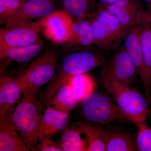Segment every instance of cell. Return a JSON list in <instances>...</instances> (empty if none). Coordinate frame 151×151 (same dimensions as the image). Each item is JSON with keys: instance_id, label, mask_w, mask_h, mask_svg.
I'll use <instances>...</instances> for the list:
<instances>
[{"instance_id": "9", "label": "cell", "mask_w": 151, "mask_h": 151, "mask_svg": "<svg viewBox=\"0 0 151 151\" xmlns=\"http://www.w3.org/2000/svg\"><path fill=\"white\" fill-rule=\"evenodd\" d=\"M124 39V45L126 52L144 85L145 90L146 99L148 103H150L151 101V85L146 74L138 26L129 29Z\"/></svg>"}, {"instance_id": "4", "label": "cell", "mask_w": 151, "mask_h": 151, "mask_svg": "<svg viewBox=\"0 0 151 151\" xmlns=\"http://www.w3.org/2000/svg\"><path fill=\"white\" fill-rule=\"evenodd\" d=\"M58 56L57 50L49 49L19 76L18 78L22 86L23 97H36L40 89L50 82L55 73Z\"/></svg>"}, {"instance_id": "23", "label": "cell", "mask_w": 151, "mask_h": 151, "mask_svg": "<svg viewBox=\"0 0 151 151\" xmlns=\"http://www.w3.org/2000/svg\"><path fill=\"white\" fill-rule=\"evenodd\" d=\"M78 103L73 89L67 83L58 89L46 106L70 113L75 109Z\"/></svg>"}, {"instance_id": "20", "label": "cell", "mask_w": 151, "mask_h": 151, "mask_svg": "<svg viewBox=\"0 0 151 151\" xmlns=\"http://www.w3.org/2000/svg\"><path fill=\"white\" fill-rule=\"evenodd\" d=\"M91 14L103 25L117 41L121 44L127 31L114 14L105 8L101 7H96Z\"/></svg>"}, {"instance_id": "18", "label": "cell", "mask_w": 151, "mask_h": 151, "mask_svg": "<svg viewBox=\"0 0 151 151\" xmlns=\"http://www.w3.org/2000/svg\"><path fill=\"white\" fill-rule=\"evenodd\" d=\"M91 122H79L76 125L83 131L88 142L86 151H106L108 130Z\"/></svg>"}, {"instance_id": "12", "label": "cell", "mask_w": 151, "mask_h": 151, "mask_svg": "<svg viewBox=\"0 0 151 151\" xmlns=\"http://www.w3.org/2000/svg\"><path fill=\"white\" fill-rule=\"evenodd\" d=\"M69 113L47 106L42 117L39 140L52 137L63 132L68 125Z\"/></svg>"}, {"instance_id": "25", "label": "cell", "mask_w": 151, "mask_h": 151, "mask_svg": "<svg viewBox=\"0 0 151 151\" xmlns=\"http://www.w3.org/2000/svg\"><path fill=\"white\" fill-rule=\"evenodd\" d=\"M67 83L73 89L79 103L94 90V81L92 77L86 73L72 76Z\"/></svg>"}, {"instance_id": "31", "label": "cell", "mask_w": 151, "mask_h": 151, "mask_svg": "<svg viewBox=\"0 0 151 151\" xmlns=\"http://www.w3.org/2000/svg\"><path fill=\"white\" fill-rule=\"evenodd\" d=\"M24 1H27V0H24Z\"/></svg>"}, {"instance_id": "29", "label": "cell", "mask_w": 151, "mask_h": 151, "mask_svg": "<svg viewBox=\"0 0 151 151\" xmlns=\"http://www.w3.org/2000/svg\"><path fill=\"white\" fill-rule=\"evenodd\" d=\"M119 0H97V7H105L114 4Z\"/></svg>"}, {"instance_id": "27", "label": "cell", "mask_w": 151, "mask_h": 151, "mask_svg": "<svg viewBox=\"0 0 151 151\" xmlns=\"http://www.w3.org/2000/svg\"><path fill=\"white\" fill-rule=\"evenodd\" d=\"M24 0H0V21L4 23L19 9Z\"/></svg>"}, {"instance_id": "21", "label": "cell", "mask_w": 151, "mask_h": 151, "mask_svg": "<svg viewBox=\"0 0 151 151\" xmlns=\"http://www.w3.org/2000/svg\"><path fill=\"white\" fill-rule=\"evenodd\" d=\"M43 47L42 42L24 47H0L1 58H8L20 63L28 62L35 57Z\"/></svg>"}, {"instance_id": "24", "label": "cell", "mask_w": 151, "mask_h": 151, "mask_svg": "<svg viewBox=\"0 0 151 151\" xmlns=\"http://www.w3.org/2000/svg\"><path fill=\"white\" fill-rule=\"evenodd\" d=\"M63 9L73 21L88 17L97 7V0H60Z\"/></svg>"}, {"instance_id": "26", "label": "cell", "mask_w": 151, "mask_h": 151, "mask_svg": "<svg viewBox=\"0 0 151 151\" xmlns=\"http://www.w3.org/2000/svg\"><path fill=\"white\" fill-rule=\"evenodd\" d=\"M135 124L138 128L135 139L137 151H151V129L144 122Z\"/></svg>"}, {"instance_id": "16", "label": "cell", "mask_w": 151, "mask_h": 151, "mask_svg": "<svg viewBox=\"0 0 151 151\" xmlns=\"http://www.w3.org/2000/svg\"><path fill=\"white\" fill-rule=\"evenodd\" d=\"M84 135L78 126L68 124L56 142L63 151H86L88 142Z\"/></svg>"}, {"instance_id": "7", "label": "cell", "mask_w": 151, "mask_h": 151, "mask_svg": "<svg viewBox=\"0 0 151 151\" xmlns=\"http://www.w3.org/2000/svg\"><path fill=\"white\" fill-rule=\"evenodd\" d=\"M102 65L101 73L109 74L123 84L132 86L137 81V73L124 45L115 50Z\"/></svg>"}, {"instance_id": "6", "label": "cell", "mask_w": 151, "mask_h": 151, "mask_svg": "<svg viewBox=\"0 0 151 151\" xmlns=\"http://www.w3.org/2000/svg\"><path fill=\"white\" fill-rule=\"evenodd\" d=\"M41 30L37 22L6 24L0 31V47H24L40 42Z\"/></svg>"}, {"instance_id": "14", "label": "cell", "mask_w": 151, "mask_h": 151, "mask_svg": "<svg viewBox=\"0 0 151 151\" xmlns=\"http://www.w3.org/2000/svg\"><path fill=\"white\" fill-rule=\"evenodd\" d=\"M9 112L0 116V151H29L19 135Z\"/></svg>"}, {"instance_id": "17", "label": "cell", "mask_w": 151, "mask_h": 151, "mask_svg": "<svg viewBox=\"0 0 151 151\" xmlns=\"http://www.w3.org/2000/svg\"><path fill=\"white\" fill-rule=\"evenodd\" d=\"M90 20L94 45L104 53L114 52L121 43L113 37L103 25L95 17L90 14L88 16Z\"/></svg>"}, {"instance_id": "15", "label": "cell", "mask_w": 151, "mask_h": 151, "mask_svg": "<svg viewBox=\"0 0 151 151\" xmlns=\"http://www.w3.org/2000/svg\"><path fill=\"white\" fill-rule=\"evenodd\" d=\"M65 42L68 46L78 51L87 50V48L94 45L90 20L88 17L73 21L70 35Z\"/></svg>"}, {"instance_id": "3", "label": "cell", "mask_w": 151, "mask_h": 151, "mask_svg": "<svg viewBox=\"0 0 151 151\" xmlns=\"http://www.w3.org/2000/svg\"><path fill=\"white\" fill-rule=\"evenodd\" d=\"M43 109L36 97H23L13 112H9L11 121L29 151L39 141Z\"/></svg>"}, {"instance_id": "19", "label": "cell", "mask_w": 151, "mask_h": 151, "mask_svg": "<svg viewBox=\"0 0 151 151\" xmlns=\"http://www.w3.org/2000/svg\"><path fill=\"white\" fill-rule=\"evenodd\" d=\"M146 74L151 85V13L147 10L138 25Z\"/></svg>"}, {"instance_id": "28", "label": "cell", "mask_w": 151, "mask_h": 151, "mask_svg": "<svg viewBox=\"0 0 151 151\" xmlns=\"http://www.w3.org/2000/svg\"><path fill=\"white\" fill-rule=\"evenodd\" d=\"M39 144L33 148V151H63L57 142L52 140L51 138L45 137L40 139Z\"/></svg>"}, {"instance_id": "30", "label": "cell", "mask_w": 151, "mask_h": 151, "mask_svg": "<svg viewBox=\"0 0 151 151\" xmlns=\"http://www.w3.org/2000/svg\"><path fill=\"white\" fill-rule=\"evenodd\" d=\"M146 4L147 6V10L151 13V0H145Z\"/></svg>"}, {"instance_id": "10", "label": "cell", "mask_w": 151, "mask_h": 151, "mask_svg": "<svg viewBox=\"0 0 151 151\" xmlns=\"http://www.w3.org/2000/svg\"><path fill=\"white\" fill-rule=\"evenodd\" d=\"M105 8L117 18L127 32L138 26L146 12L142 0H119Z\"/></svg>"}, {"instance_id": "1", "label": "cell", "mask_w": 151, "mask_h": 151, "mask_svg": "<svg viewBox=\"0 0 151 151\" xmlns=\"http://www.w3.org/2000/svg\"><path fill=\"white\" fill-rule=\"evenodd\" d=\"M103 58L100 54L87 50L74 52L63 60L53 78L47 84L40 102L44 108L58 89L74 76L86 73L103 65Z\"/></svg>"}, {"instance_id": "11", "label": "cell", "mask_w": 151, "mask_h": 151, "mask_svg": "<svg viewBox=\"0 0 151 151\" xmlns=\"http://www.w3.org/2000/svg\"><path fill=\"white\" fill-rule=\"evenodd\" d=\"M55 0H27L16 13L5 23V24L17 22H31L46 17L55 11Z\"/></svg>"}, {"instance_id": "8", "label": "cell", "mask_w": 151, "mask_h": 151, "mask_svg": "<svg viewBox=\"0 0 151 151\" xmlns=\"http://www.w3.org/2000/svg\"><path fill=\"white\" fill-rule=\"evenodd\" d=\"M47 38L55 43H65L69 37L73 21L64 10L55 11L38 21Z\"/></svg>"}, {"instance_id": "13", "label": "cell", "mask_w": 151, "mask_h": 151, "mask_svg": "<svg viewBox=\"0 0 151 151\" xmlns=\"http://www.w3.org/2000/svg\"><path fill=\"white\" fill-rule=\"evenodd\" d=\"M23 88L18 77L6 75L0 77V116L8 113L18 101Z\"/></svg>"}, {"instance_id": "2", "label": "cell", "mask_w": 151, "mask_h": 151, "mask_svg": "<svg viewBox=\"0 0 151 151\" xmlns=\"http://www.w3.org/2000/svg\"><path fill=\"white\" fill-rule=\"evenodd\" d=\"M101 75L105 89L132 122H145L150 113L147 99L132 86L121 83L109 74L101 73Z\"/></svg>"}, {"instance_id": "22", "label": "cell", "mask_w": 151, "mask_h": 151, "mask_svg": "<svg viewBox=\"0 0 151 151\" xmlns=\"http://www.w3.org/2000/svg\"><path fill=\"white\" fill-rule=\"evenodd\" d=\"M106 151H137L136 141L129 133L117 129L108 130Z\"/></svg>"}, {"instance_id": "5", "label": "cell", "mask_w": 151, "mask_h": 151, "mask_svg": "<svg viewBox=\"0 0 151 151\" xmlns=\"http://www.w3.org/2000/svg\"><path fill=\"white\" fill-rule=\"evenodd\" d=\"M81 102L82 115L88 122L101 124L132 122L106 94L92 92Z\"/></svg>"}]
</instances>
